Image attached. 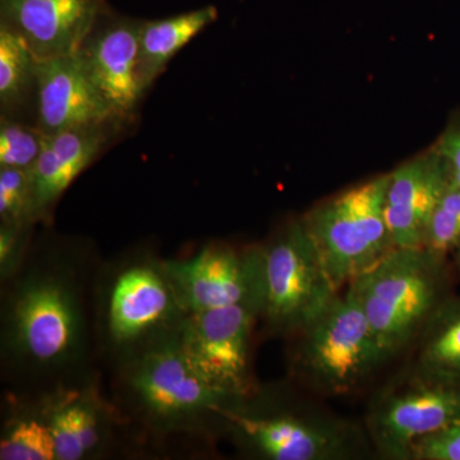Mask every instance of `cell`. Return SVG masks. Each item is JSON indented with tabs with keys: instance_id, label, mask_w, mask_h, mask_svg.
Segmentation results:
<instances>
[{
	"instance_id": "cell-27",
	"label": "cell",
	"mask_w": 460,
	"mask_h": 460,
	"mask_svg": "<svg viewBox=\"0 0 460 460\" xmlns=\"http://www.w3.org/2000/svg\"><path fill=\"white\" fill-rule=\"evenodd\" d=\"M434 145L444 159L450 181L460 187V114L454 115Z\"/></svg>"
},
{
	"instance_id": "cell-11",
	"label": "cell",
	"mask_w": 460,
	"mask_h": 460,
	"mask_svg": "<svg viewBox=\"0 0 460 460\" xmlns=\"http://www.w3.org/2000/svg\"><path fill=\"white\" fill-rule=\"evenodd\" d=\"M54 445L56 460L108 458L117 452L120 435L133 423L100 390L98 377L38 393Z\"/></svg>"
},
{
	"instance_id": "cell-3",
	"label": "cell",
	"mask_w": 460,
	"mask_h": 460,
	"mask_svg": "<svg viewBox=\"0 0 460 460\" xmlns=\"http://www.w3.org/2000/svg\"><path fill=\"white\" fill-rule=\"evenodd\" d=\"M113 375L115 404L136 428L157 438L186 436L210 440L224 435V413L239 396L202 380L184 358L178 337Z\"/></svg>"
},
{
	"instance_id": "cell-10",
	"label": "cell",
	"mask_w": 460,
	"mask_h": 460,
	"mask_svg": "<svg viewBox=\"0 0 460 460\" xmlns=\"http://www.w3.org/2000/svg\"><path fill=\"white\" fill-rule=\"evenodd\" d=\"M257 320L250 305L189 314L178 334L181 353L208 385L228 394H247L256 387L250 352Z\"/></svg>"
},
{
	"instance_id": "cell-17",
	"label": "cell",
	"mask_w": 460,
	"mask_h": 460,
	"mask_svg": "<svg viewBox=\"0 0 460 460\" xmlns=\"http://www.w3.org/2000/svg\"><path fill=\"white\" fill-rule=\"evenodd\" d=\"M105 141L104 126L47 135L40 155L30 169L36 223L47 220L58 199L98 156Z\"/></svg>"
},
{
	"instance_id": "cell-21",
	"label": "cell",
	"mask_w": 460,
	"mask_h": 460,
	"mask_svg": "<svg viewBox=\"0 0 460 460\" xmlns=\"http://www.w3.org/2000/svg\"><path fill=\"white\" fill-rule=\"evenodd\" d=\"M36 59L21 36L0 23V104H20L35 87Z\"/></svg>"
},
{
	"instance_id": "cell-25",
	"label": "cell",
	"mask_w": 460,
	"mask_h": 460,
	"mask_svg": "<svg viewBox=\"0 0 460 460\" xmlns=\"http://www.w3.org/2000/svg\"><path fill=\"white\" fill-rule=\"evenodd\" d=\"M411 460H460V419L420 438Z\"/></svg>"
},
{
	"instance_id": "cell-20",
	"label": "cell",
	"mask_w": 460,
	"mask_h": 460,
	"mask_svg": "<svg viewBox=\"0 0 460 460\" xmlns=\"http://www.w3.org/2000/svg\"><path fill=\"white\" fill-rule=\"evenodd\" d=\"M416 341L414 372L460 385V296H449L436 310Z\"/></svg>"
},
{
	"instance_id": "cell-24",
	"label": "cell",
	"mask_w": 460,
	"mask_h": 460,
	"mask_svg": "<svg viewBox=\"0 0 460 460\" xmlns=\"http://www.w3.org/2000/svg\"><path fill=\"white\" fill-rule=\"evenodd\" d=\"M423 247L444 257L460 248V187L452 181L432 214Z\"/></svg>"
},
{
	"instance_id": "cell-9",
	"label": "cell",
	"mask_w": 460,
	"mask_h": 460,
	"mask_svg": "<svg viewBox=\"0 0 460 460\" xmlns=\"http://www.w3.org/2000/svg\"><path fill=\"white\" fill-rule=\"evenodd\" d=\"M460 419V385L413 371L404 383L378 393L366 420V434L381 458L411 460L413 445Z\"/></svg>"
},
{
	"instance_id": "cell-8",
	"label": "cell",
	"mask_w": 460,
	"mask_h": 460,
	"mask_svg": "<svg viewBox=\"0 0 460 460\" xmlns=\"http://www.w3.org/2000/svg\"><path fill=\"white\" fill-rule=\"evenodd\" d=\"M296 337L293 374L323 395L356 392L387 361L361 305L347 289Z\"/></svg>"
},
{
	"instance_id": "cell-1",
	"label": "cell",
	"mask_w": 460,
	"mask_h": 460,
	"mask_svg": "<svg viewBox=\"0 0 460 460\" xmlns=\"http://www.w3.org/2000/svg\"><path fill=\"white\" fill-rule=\"evenodd\" d=\"M98 269L87 251L45 243L2 281L0 363L11 390L44 393L96 376Z\"/></svg>"
},
{
	"instance_id": "cell-14",
	"label": "cell",
	"mask_w": 460,
	"mask_h": 460,
	"mask_svg": "<svg viewBox=\"0 0 460 460\" xmlns=\"http://www.w3.org/2000/svg\"><path fill=\"white\" fill-rule=\"evenodd\" d=\"M449 184L435 145L389 172L385 213L396 248L423 247L429 220Z\"/></svg>"
},
{
	"instance_id": "cell-6",
	"label": "cell",
	"mask_w": 460,
	"mask_h": 460,
	"mask_svg": "<svg viewBox=\"0 0 460 460\" xmlns=\"http://www.w3.org/2000/svg\"><path fill=\"white\" fill-rule=\"evenodd\" d=\"M252 251L257 317L272 334H298L341 293L301 217Z\"/></svg>"
},
{
	"instance_id": "cell-4",
	"label": "cell",
	"mask_w": 460,
	"mask_h": 460,
	"mask_svg": "<svg viewBox=\"0 0 460 460\" xmlns=\"http://www.w3.org/2000/svg\"><path fill=\"white\" fill-rule=\"evenodd\" d=\"M224 435L239 456L259 460L357 459L371 445L366 429L302 407L275 387L239 395L224 413Z\"/></svg>"
},
{
	"instance_id": "cell-23",
	"label": "cell",
	"mask_w": 460,
	"mask_h": 460,
	"mask_svg": "<svg viewBox=\"0 0 460 460\" xmlns=\"http://www.w3.org/2000/svg\"><path fill=\"white\" fill-rule=\"evenodd\" d=\"M47 135L36 127L2 118L0 123V168L30 171L40 155Z\"/></svg>"
},
{
	"instance_id": "cell-26",
	"label": "cell",
	"mask_w": 460,
	"mask_h": 460,
	"mask_svg": "<svg viewBox=\"0 0 460 460\" xmlns=\"http://www.w3.org/2000/svg\"><path fill=\"white\" fill-rule=\"evenodd\" d=\"M31 226H0V281L8 279L22 265L30 250Z\"/></svg>"
},
{
	"instance_id": "cell-15",
	"label": "cell",
	"mask_w": 460,
	"mask_h": 460,
	"mask_svg": "<svg viewBox=\"0 0 460 460\" xmlns=\"http://www.w3.org/2000/svg\"><path fill=\"white\" fill-rule=\"evenodd\" d=\"M35 89L38 127L45 135L102 127L115 118L77 53L36 60Z\"/></svg>"
},
{
	"instance_id": "cell-16",
	"label": "cell",
	"mask_w": 460,
	"mask_h": 460,
	"mask_svg": "<svg viewBox=\"0 0 460 460\" xmlns=\"http://www.w3.org/2000/svg\"><path fill=\"white\" fill-rule=\"evenodd\" d=\"M141 23L123 20L96 27L77 51L115 118L128 114L145 93L137 69Z\"/></svg>"
},
{
	"instance_id": "cell-28",
	"label": "cell",
	"mask_w": 460,
	"mask_h": 460,
	"mask_svg": "<svg viewBox=\"0 0 460 460\" xmlns=\"http://www.w3.org/2000/svg\"><path fill=\"white\" fill-rule=\"evenodd\" d=\"M453 255L454 257H456V269H458L460 274V248L458 251H456V252H454Z\"/></svg>"
},
{
	"instance_id": "cell-22",
	"label": "cell",
	"mask_w": 460,
	"mask_h": 460,
	"mask_svg": "<svg viewBox=\"0 0 460 460\" xmlns=\"http://www.w3.org/2000/svg\"><path fill=\"white\" fill-rule=\"evenodd\" d=\"M0 222L20 226L36 223L30 171L0 168Z\"/></svg>"
},
{
	"instance_id": "cell-7",
	"label": "cell",
	"mask_w": 460,
	"mask_h": 460,
	"mask_svg": "<svg viewBox=\"0 0 460 460\" xmlns=\"http://www.w3.org/2000/svg\"><path fill=\"white\" fill-rule=\"evenodd\" d=\"M389 172L323 199L301 217L339 292L395 250L385 213Z\"/></svg>"
},
{
	"instance_id": "cell-12",
	"label": "cell",
	"mask_w": 460,
	"mask_h": 460,
	"mask_svg": "<svg viewBox=\"0 0 460 460\" xmlns=\"http://www.w3.org/2000/svg\"><path fill=\"white\" fill-rule=\"evenodd\" d=\"M164 266L189 314L237 305H250L256 310L252 247L238 251L228 244L210 243L187 259L164 260Z\"/></svg>"
},
{
	"instance_id": "cell-5",
	"label": "cell",
	"mask_w": 460,
	"mask_h": 460,
	"mask_svg": "<svg viewBox=\"0 0 460 460\" xmlns=\"http://www.w3.org/2000/svg\"><path fill=\"white\" fill-rule=\"evenodd\" d=\"M447 271V257L428 248H395L345 288L361 305L387 361L417 341L449 298Z\"/></svg>"
},
{
	"instance_id": "cell-18",
	"label": "cell",
	"mask_w": 460,
	"mask_h": 460,
	"mask_svg": "<svg viewBox=\"0 0 460 460\" xmlns=\"http://www.w3.org/2000/svg\"><path fill=\"white\" fill-rule=\"evenodd\" d=\"M0 432L2 460H56V445L40 395L8 390Z\"/></svg>"
},
{
	"instance_id": "cell-13",
	"label": "cell",
	"mask_w": 460,
	"mask_h": 460,
	"mask_svg": "<svg viewBox=\"0 0 460 460\" xmlns=\"http://www.w3.org/2000/svg\"><path fill=\"white\" fill-rule=\"evenodd\" d=\"M107 12L104 0H0L2 25L36 60L74 56Z\"/></svg>"
},
{
	"instance_id": "cell-19",
	"label": "cell",
	"mask_w": 460,
	"mask_h": 460,
	"mask_svg": "<svg viewBox=\"0 0 460 460\" xmlns=\"http://www.w3.org/2000/svg\"><path fill=\"white\" fill-rule=\"evenodd\" d=\"M217 8L208 5L165 20L142 22L137 65L142 90L146 91L164 71L169 60L205 27L217 21Z\"/></svg>"
},
{
	"instance_id": "cell-2",
	"label": "cell",
	"mask_w": 460,
	"mask_h": 460,
	"mask_svg": "<svg viewBox=\"0 0 460 460\" xmlns=\"http://www.w3.org/2000/svg\"><path fill=\"white\" fill-rule=\"evenodd\" d=\"M187 314L160 257L135 251L99 265L96 353L111 371L178 337Z\"/></svg>"
}]
</instances>
